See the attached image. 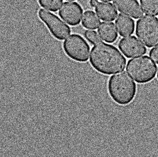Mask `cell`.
<instances>
[{
	"label": "cell",
	"instance_id": "cell-1",
	"mask_svg": "<svg viewBox=\"0 0 158 157\" xmlns=\"http://www.w3.org/2000/svg\"><path fill=\"white\" fill-rule=\"evenodd\" d=\"M89 62L95 70L105 75L122 72L126 65V59L118 49L102 41L92 47Z\"/></svg>",
	"mask_w": 158,
	"mask_h": 157
},
{
	"label": "cell",
	"instance_id": "cell-2",
	"mask_svg": "<svg viewBox=\"0 0 158 157\" xmlns=\"http://www.w3.org/2000/svg\"><path fill=\"white\" fill-rule=\"evenodd\" d=\"M107 87L111 99L119 105L130 104L136 94V83L125 71L112 75Z\"/></svg>",
	"mask_w": 158,
	"mask_h": 157
},
{
	"label": "cell",
	"instance_id": "cell-3",
	"mask_svg": "<svg viewBox=\"0 0 158 157\" xmlns=\"http://www.w3.org/2000/svg\"><path fill=\"white\" fill-rule=\"evenodd\" d=\"M127 72L139 83H147L154 78L157 67L148 56L131 59L127 65Z\"/></svg>",
	"mask_w": 158,
	"mask_h": 157
},
{
	"label": "cell",
	"instance_id": "cell-4",
	"mask_svg": "<svg viewBox=\"0 0 158 157\" xmlns=\"http://www.w3.org/2000/svg\"><path fill=\"white\" fill-rule=\"evenodd\" d=\"M136 35L147 47L158 44V18L154 16H143L136 22Z\"/></svg>",
	"mask_w": 158,
	"mask_h": 157
},
{
	"label": "cell",
	"instance_id": "cell-5",
	"mask_svg": "<svg viewBox=\"0 0 158 157\" xmlns=\"http://www.w3.org/2000/svg\"><path fill=\"white\" fill-rule=\"evenodd\" d=\"M65 54L71 59L79 62H85L89 59L90 46L81 35L73 34L63 42Z\"/></svg>",
	"mask_w": 158,
	"mask_h": 157
},
{
	"label": "cell",
	"instance_id": "cell-6",
	"mask_svg": "<svg viewBox=\"0 0 158 157\" xmlns=\"http://www.w3.org/2000/svg\"><path fill=\"white\" fill-rule=\"evenodd\" d=\"M38 16L56 39L63 41L71 34V28L54 14L41 9L38 12Z\"/></svg>",
	"mask_w": 158,
	"mask_h": 157
},
{
	"label": "cell",
	"instance_id": "cell-7",
	"mask_svg": "<svg viewBox=\"0 0 158 157\" xmlns=\"http://www.w3.org/2000/svg\"><path fill=\"white\" fill-rule=\"evenodd\" d=\"M83 14V8L75 2H64L59 12L60 17L66 23L73 26L80 24Z\"/></svg>",
	"mask_w": 158,
	"mask_h": 157
},
{
	"label": "cell",
	"instance_id": "cell-8",
	"mask_svg": "<svg viewBox=\"0 0 158 157\" xmlns=\"http://www.w3.org/2000/svg\"><path fill=\"white\" fill-rule=\"evenodd\" d=\"M118 46L123 54L128 58L144 55L147 52L146 47L135 36L120 39Z\"/></svg>",
	"mask_w": 158,
	"mask_h": 157
},
{
	"label": "cell",
	"instance_id": "cell-9",
	"mask_svg": "<svg viewBox=\"0 0 158 157\" xmlns=\"http://www.w3.org/2000/svg\"><path fill=\"white\" fill-rule=\"evenodd\" d=\"M113 4L121 13L135 19L143 16V11L137 0H113Z\"/></svg>",
	"mask_w": 158,
	"mask_h": 157
},
{
	"label": "cell",
	"instance_id": "cell-10",
	"mask_svg": "<svg viewBox=\"0 0 158 157\" xmlns=\"http://www.w3.org/2000/svg\"><path fill=\"white\" fill-rule=\"evenodd\" d=\"M116 25L118 33L122 37H127L134 33L135 30L134 21L129 17L119 14L116 20Z\"/></svg>",
	"mask_w": 158,
	"mask_h": 157
},
{
	"label": "cell",
	"instance_id": "cell-11",
	"mask_svg": "<svg viewBox=\"0 0 158 157\" xmlns=\"http://www.w3.org/2000/svg\"><path fill=\"white\" fill-rule=\"evenodd\" d=\"M95 11L100 18L105 21H112L118 15V11L112 4L99 2L95 6Z\"/></svg>",
	"mask_w": 158,
	"mask_h": 157
},
{
	"label": "cell",
	"instance_id": "cell-12",
	"mask_svg": "<svg viewBox=\"0 0 158 157\" xmlns=\"http://www.w3.org/2000/svg\"><path fill=\"white\" fill-rule=\"evenodd\" d=\"M98 32L101 38L108 43L114 42L118 37L115 24L112 22H102L99 27Z\"/></svg>",
	"mask_w": 158,
	"mask_h": 157
},
{
	"label": "cell",
	"instance_id": "cell-13",
	"mask_svg": "<svg viewBox=\"0 0 158 157\" xmlns=\"http://www.w3.org/2000/svg\"><path fill=\"white\" fill-rule=\"evenodd\" d=\"M101 22L94 12L88 10L84 13L82 20L83 26L88 29H96L99 27Z\"/></svg>",
	"mask_w": 158,
	"mask_h": 157
},
{
	"label": "cell",
	"instance_id": "cell-14",
	"mask_svg": "<svg viewBox=\"0 0 158 157\" xmlns=\"http://www.w3.org/2000/svg\"><path fill=\"white\" fill-rule=\"evenodd\" d=\"M143 11L147 14L158 15V0H140Z\"/></svg>",
	"mask_w": 158,
	"mask_h": 157
},
{
	"label": "cell",
	"instance_id": "cell-15",
	"mask_svg": "<svg viewBox=\"0 0 158 157\" xmlns=\"http://www.w3.org/2000/svg\"><path fill=\"white\" fill-rule=\"evenodd\" d=\"M40 5L51 12H57L63 3V0H38Z\"/></svg>",
	"mask_w": 158,
	"mask_h": 157
},
{
	"label": "cell",
	"instance_id": "cell-16",
	"mask_svg": "<svg viewBox=\"0 0 158 157\" xmlns=\"http://www.w3.org/2000/svg\"><path fill=\"white\" fill-rule=\"evenodd\" d=\"M84 37L89 43L94 45L102 41L97 32L94 30H86L84 33Z\"/></svg>",
	"mask_w": 158,
	"mask_h": 157
},
{
	"label": "cell",
	"instance_id": "cell-17",
	"mask_svg": "<svg viewBox=\"0 0 158 157\" xmlns=\"http://www.w3.org/2000/svg\"><path fill=\"white\" fill-rule=\"evenodd\" d=\"M149 54L151 59L158 64V45L151 50Z\"/></svg>",
	"mask_w": 158,
	"mask_h": 157
},
{
	"label": "cell",
	"instance_id": "cell-18",
	"mask_svg": "<svg viewBox=\"0 0 158 157\" xmlns=\"http://www.w3.org/2000/svg\"><path fill=\"white\" fill-rule=\"evenodd\" d=\"M89 3L92 7H95L98 4L99 2L98 0H90Z\"/></svg>",
	"mask_w": 158,
	"mask_h": 157
},
{
	"label": "cell",
	"instance_id": "cell-19",
	"mask_svg": "<svg viewBox=\"0 0 158 157\" xmlns=\"http://www.w3.org/2000/svg\"><path fill=\"white\" fill-rule=\"evenodd\" d=\"M100 1H103V2H109V1H111L112 0H100Z\"/></svg>",
	"mask_w": 158,
	"mask_h": 157
},
{
	"label": "cell",
	"instance_id": "cell-20",
	"mask_svg": "<svg viewBox=\"0 0 158 157\" xmlns=\"http://www.w3.org/2000/svg\"><path fill=\"white\" fill-rule=\"evenodd\" d=\"M66 1H75V0H66Z\"/></svg>",
	"mask_w": 158,
	"mask_h": 157
},
{
	"label": "cell",
	"instance_id": "cell-21",
	"mask_svg": "<svg viewBox=\"0 0 158 157\" xmlns=\"http://www.w3.org/2000/svg\"></svg>",
	"mask_w": 158,
	"mask_h": 157
}]
</instances>
